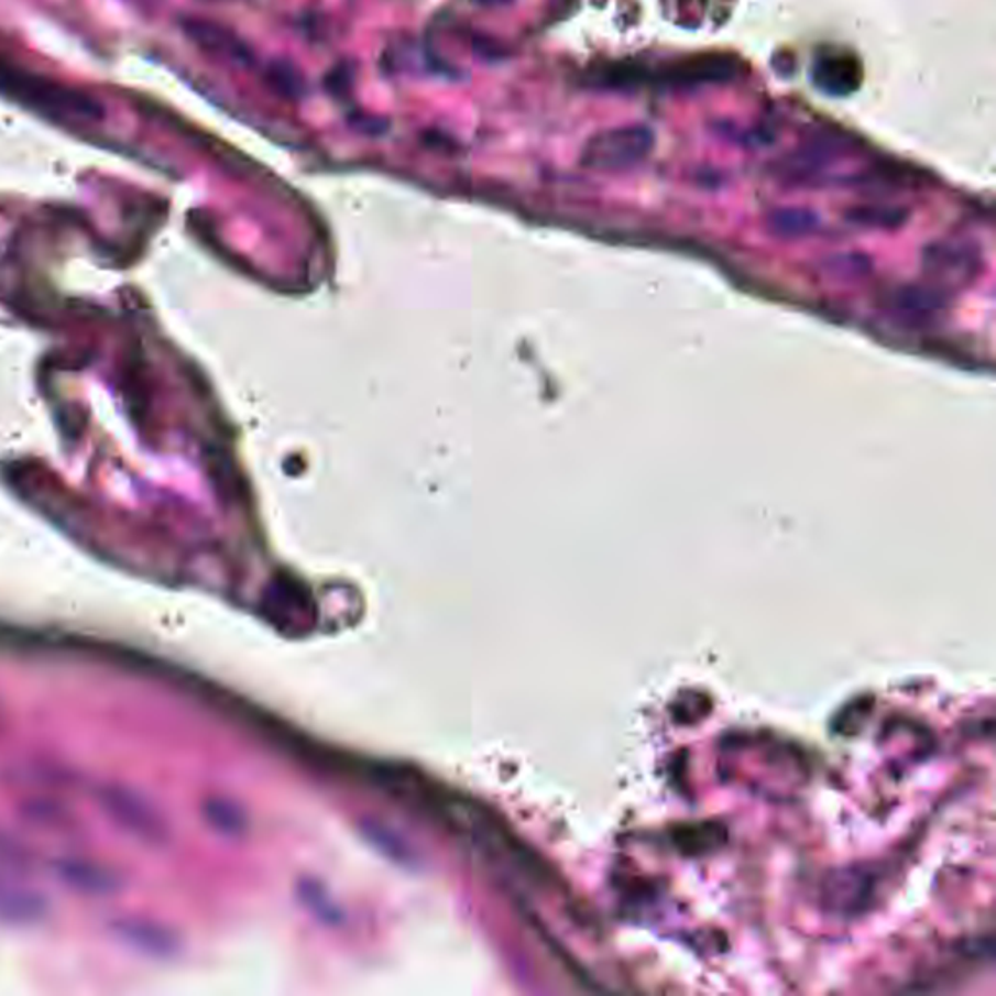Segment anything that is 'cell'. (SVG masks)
<instances>
[{
	"label": "cell",
	"instance_id": "cell-1",
	"mask_svg": "<svg viewBox=\"0 0 996 996\" xmlns=\"http://www.w3.org/2000/svg\"><path fill=\"white\" fill-rule=\"evenodd\" d=\"M924 265L929 269L930 275L937 276L942 283L954 281L963 283L975 275L979 267V258L975 250H970L965 243H937L924 253Z\"/></svg>",
	"mask_w": 996,
	"mask_h": 996
},
{
	"label": "cell",
	"instance_id": "cell-2",
	"mask_svg": "<svg viewBox=\"0 0 996 996\" xmlns=\"http://www.w3.org/2000/svg\"><path fill=\"white\" fill-rule=\"evenodd\" d=\"M946 294L938 286L909 285L899 288L894 294L891 306L904 316L922 318V316H937L938 311L946 306Z\"/></svg>",
	"mask_w": 996,
	"mask_h": 996
}]
</instances>
